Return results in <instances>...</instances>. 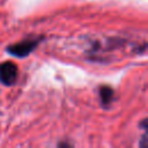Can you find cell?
Masks as SVG:
<instances>
[{"mask_svg": "<svg viewBox=\"0 0 148 148\" xmlns=\"http://www.w3.org/2000/svg\"><path fill=\"white\" fill-rule=\"evenodd\" d=\"M58 146H59V147H71V145H69V143H66V142H61V143H59Z\"/></svg>", "mask_w": 148, "mask_h": 148, "instance_id": "5b68a950", "label": "cell"}, {"mask_svg": "<svg viewBox=\"0 0 148 148\" xmlns=\"http://www.w3.org/2000/svg\"><path fill=\"white\" fill-rule=\"evenodd\" d=\"M146 124H147V119H143V120H142V123H141V126L143 127V130H147V127H146Z\"/></svg>", "mask_w": 148, "mask_h": 148, "instance_id": "8992f818", "label": "cell"}, {"mask_svg": "<svg viewBox=\"0 0 148 148\" xmlns=\"http://www.w3.org/2000/svg\"><path fill=\"white\" fill-rule=\"evenodd\" d=\"M140 146H141V147H146V146H147V136H146V134L143 135V138H142V141H141Z\"/></svg>", "mask_w": 148, "mask_h": 148, "instance_id": "277c9868", "label": "cell"}, {"mask_svg": "<svg viewBox=\"0 0 148 148\" xmlns=\"http://www.w3.org/2000/svg\"><path fill=\"white\" fill-rule=\"evenodd\" d=\"M43 39V37H37V38H25L18 43L12 44L7 47V52H9L10 54L18 57V58H24L27 56H29L40 43V40Z\"/></svg>", "mask_w": 148, "mask_h": 148, "instance_id": "6da1fadb", "label": "cell"}, {"mask_svg": "<svg viewBox=\"0 0 148 148\" xmlns=\"http://www.w3.org/2000/svg\"><path fill=\"white\" fill-rule=\"evenodd\" d=\"M17 66L13 61H3L0 64V81L5 86H12L17 79Z\"/></svg>", "mask_w": 148, "mask_h": 148, "instance_id": "7a4b0ae2", "label": "cell"}, {"mask_svg": "<svg viewBox=\"0 0 148 148\" xmlns=\"http://www.w3.org/2000/svg\"><path fill=\"white\" fill-rule=\"evenodd\" d=\"M98 95H99L101 103L104 106H108V105H110L112 103L114 91L110 86H101L98 88Z\"/></svg>", "mask_w": 148, "mask_h": 148, "instance_id": "3957f363", "label": "cell"}]
</instances>
